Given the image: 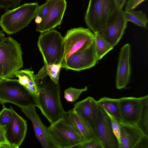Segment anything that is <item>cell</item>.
<instances>
[{"mask_svg": "<svg viewBox=\"0 0 148 148\" xmlns=\"http://www.w3.org/2000/svg\"><path fill=\"white\" fill-rule=\"evenodd\" d=\"M35 77L39 89L36 97L37 107L52 125L61 118L66 112L62 105L59 83H55L47 75Z\"/></svg>", "mask_w": 148, "mask_h": 148, "instance_id": "6da1fadb", "label": "cell"}, {"mask_svg": "<svg viewBox=\"0 0 148 148\" xmlns=\"http://www.w3.org/2000/svg\"><path fill=\"white\" fill-rule=\"evenodd\" d=\"M118 99L121 121L137 125L148 135V95Z\"/></svg>", "mask_w": 148, "mask_h": 148, "instance_id": "7a4b0ae2", "label": "cell"}, {"mask_svg": "<svg viewBox=\"0 0 148 148\" xmlns=\"http://www.w3.org/2000/svg\"><path fill=\"white\" fill-rule=\"evenodd\" d=\"M39 5L37 2L25 3L8 10L0 19V26L8 34H15L27 27L36 16Z\"/></svg>", "mask_w": 148, "mask_h": 148, "instance_id": "3957f363", "label": "cell"}, {"mask_svg": "<svg viewBox=\"0 0 148 148\" xmlns=\"http://www.w3.org/2000/svg\"><path fill=\"white\" fill-rule=\"evenodd\" d=\"M57 148H72L85 139L73 123L69 111L48 127Z\"/></svg>", "mask_w": 148, "mask_h": 148, "instance_id": "277c9868", "label": "cell"}, {"mask_svg": "<svg viewBox=\"0 0 148 148\" xmlns=\"http://www.w3.org/2000/svg\"><path fill=\"white\" fill-rule=\"evenodd\" d=\"M37 45L43 57L44 65L61 64L64 47V37L60 32L52 29L41 33Z\"/></svg>", "mask_w": 148, "mask_h": 148, "instance_id": "5b68a950", "label": "cell"}, {"mask_svg": "<svg viewBox=\"0 0 148 148\" xmlns=\"http://www.w3.org/2000/svg\"><path fill=\"white\" fill-rule=\"evenodd\" d=\"M117 8L114 0H89L84 16L88 28L94 34L100 32Z\"/></svg>", "mask_w": 148, "mask_h": 148, "instance_id": "8992f818", "label": "cell"}, {"mask_svg": "<svg viewBox=\"0 0 148 148\" xmlns=\"http://www.w3.org/2000/svg\"><path fill=\"white\" fill-rule=\"evenodd\" d=\"M10 103L21 108L37 106L36 98L17 79L3 78L0 81V103Z\"/></svg>", "mask_w": 148, "mask_h": 148, "instance_id": "52a82bcc", "label": "cell"}, {"mask_svg": "<svg viewBox=\"0 0 148 148\" xmlns=\"http://www.w3.org/2000/svg\"><path fill=\"white\" fill-rule=\"evenodd\" d=\"M21 45L11 37H5L0 45V62L3 78H13L16 72L23 67Z\"/></svg>", "mask_w": 148, "mask_h": 148, "instance_id": "ba28073f", "label": "cell"}, {"mask_svg": "<svg viewBox=\"0 0 148 148\" xmlns=\"http://www.w3.org/2000/svg\"><path fill=\"white\" fill-rule=\"evenodd\" d=\"M94 38V34L89 28L80 27L68 30L64 37V50L62 61L73 53L88 47L93 42Z\"/></svg>", "mask_w": 148, "mask_h": 148, "instance_id": "9c48e42d", "label": "cell"}, {"mask_svg": "<svg viewBox=\"0 0 148 148\" xmlns=\"http://www.w3.org/2000/svg\"><path fill=\"white\" fill-rule=\"evenodd\" d=\"M121 144L119 148H148V135L136 125L119 122Z\"/></svg>", "mask_w": 148, "mask_h": 148, "instance_id": "30bf717a", "label": "cell"}, {"mask_svg": "<svg viewBox=\"0 0 148 148\" xmlns=\"http://www.w3.org/2000/svg\"><path fill=\"white\" fill-rule=\"evenodd\" d=\"M99 61L94 41L88 47L73 53L66 60L62 61L61 66L66 69L80 71L92 68Z\"/></svg>", "mask_w": 148, "mask_h": 148, "instance_id": "8fae6325", "label": "cell"}, {"mask_svg": "<svg viewBox=\"0 0 148 148\" xmlns=\"http://www.w3.org/2000/svg\"><path fill=\"white\" fill-rule=\"evenodd\" d=\"M123 10L117 8L108 20L104 28L98 33L114 47L119 43L127 27Z\"/></svg>", "mask_w": 148, "mask_h": 148, "instance_id": "7c38bea8", "label": "cell"}, {"mask_svg": "<svg viewBox=\"0 0 148 148\" xmlns=\"http://www.w3.org/2000/svg\"><path fill=\"white\" fill-rule=\"evenodd\" d=\"M94 130L96 138L101 141L104 148H118L110 118L103 108L99 105Z\"/></svg>", "mask_w": 148, "mask_h": 148, "instance_id": "4fadbf2b", "label": "cell"}, {"mask_svg": "<svg viewBox=\"0 0 148 148\" xmlns=\"http://www.w3.org/2000/svg\"><path fill=\"white\" fill-rule=\"evenodd\" d=\"M49 9L41 22L37 24L36 30L40 33L53 29L60 25L66 8V0H48Z\"/></svg>", "mask_w": 148, "mask_h": 148, "instance_id": "5bb4252c", "label": "cell"}, {"mask_svg": "<svg viewBox=\"0 0 148 148\" xmlns=\"http://www.w3.org/2000/svg\"><path fill=\"white\" fill-rule=\"evenodd\" d=\"M36 106L21 108V110L31 121L36 137L43 148H57L49 132L36 112Z\"/></svg>", "mask_w": 148, "mask_h": 148, "instance_id": "9a60e30c", "label": "cell"}, {"mask_svg": "<svg viewBox=\"0 0 148 148\" xmlns=\"http://www.w3.org/2000/svg\"><path fill=\"white\" fill-rule=\"evenodd\" d=\"M12 114L11 121L5 130V137L12 148H18L25 137L27 130V121L11 106Z\"/></svg>", "mask_w": 148, "mask_h": 148, "instance_id": "2e32d148", "label": "cell"}, {"mask_svg": "<svg viewBox=\"0 0 148 148\" xmlns=\"http://www.w3.org/2000/svg\"><path fill=\"white\" fill-rule=\"evenodd\" d=\"M131 47L130 44L127 43L120 50L115 80L116 88L118 89L125 88L130 82L131 73Z\"/></svg>", "mask_w": 148, "mask_h": 148, "instance_id": "e0dca14e", "label": "cell"}, {"mask_svg": "<svg viewBox=\"0 0 148 148\" xmlns=\"http://www.w3.org/2000/svg\"><path fill=\"white\" fill-rule=\"evenodd\" d=\"M99 105L93 97H88L76 103L72 109L78 116L88 122L94 129Z\"/></svg>", "mask_w": 148, "mask_h": 148, "instance_id": "ac0fdd59", "label": "cell"}, {"mask_svg": "<svg viewBox=\"0 0 148 148\" xmlns=\"http://www.w3.org/2000/svg\"><path fill=\"white\" fill-rule=\"evenodd\" d=\"M15 76L18 78L19 83L36 97L39 89L36 83L34 72L29 69L19 70L16 72Z\"/></svg>", "mask_w": 148, "mask_h": 148, "instance_id": "d6986e66", "label": "cell"}, {"mask_svg": "<svg viewBox=\"0 0 148 148\" xmlns=\"http://www.w3.org/2000/svg\"><path fill=\"white\" fill-rule=\"evenodd\" d=\"M69 112L73 123L85 140L96 138L94 129L88 122L77 114L72 109Z\"/></svg>", "mask_w": 148, "mask_h": 148, "instance_id": "ffe728a7", "label": "cell"}, {"mask_svg": "<svg viewBox=\"0 0 148 148\" xmlns=\"http://www.w3.org/2000/svg\"><path fill=\"white\" fill-rule=\"evenodd\" d=\"M97 101L99 106L102 107L119 122L122 121L118 99L103 97Z\"/></svg>", "mask_w": 148, "mask_h": 148, "instance_id": "44dd1931", "label": "cell"}, {"mask_svg": "<svg viewBox=\"0 0 148 148\" xmlns=\"http://www.w3.org/2000/svg\"><path fill=\"white\" fill-rule=\"evenodd\" d=\"M94 34L95 50L98 59L99 60L114 47L99 34L96 33Z\"/></svg>", "mask_w": 148, "mask_h": 148, "instance_id": "7402d4cb", "label": "cell"}, {"mask_svg": "<svg viewBox=\"0 0 148 148\" xmlns=\"http://www.w3.org/2000/svg\"><path fill=\"white\" fill-rule=\"evenodd\" d=\"M123 13L125 19L127 22H131L136 25L146 28L147 18L145 14L142 11L123 10Z\"/></svg>", "mask_w": 148, "mask_h": 148, "instance_id": "603a6c76", "label": "cell"}, {"mask_svg": "<svg viewBox=\"0 0 148 148\" xmlns=\"http://www.w3.org/2000/svg\"><path fill=\"white\" fill-rule=\"evenodd\" d=\"M61 67V64H53L49 66L44 64L37 74L40 75L48 76L53 82L57 84L59 82V74Z\"/></svg>", "mask_w": 148, "mask_h": 148, "instance_id": "cb8c5ba5", "label": "cell"}, {"mask_svg": "<svg viewBox=\"0 0 148 148\" xmlns=\"http://www.w3.org/2000/svg\"><path fill=\"white\" fill-rule=\"evenodd\" d=\"M88 90L87 86L81 89L70 87L66 89L64 92V97L68 102L73 103L78 99L84 92Z\"/></svg>", "mask_w": 148, "mask_h": 148, "instance_id": "d4e9b609", "label": "cell"}, {"mask_svg": "<svg viewBox=\"0 0 148 148\" xmlns=\"http://www.w3.org/2000/svg\"><path fill=\"white\" fill-rule=\"evenodd\" d=\"M12 112L10 108H6L3 105V108L0 112V125L6 130L9 124L12 116Z\"/></svg>", "mask_w": 148, "mask_h": 148, "instance_id": "484cf974", "label": "cell"}, {"mask_svg": "<svg viewBox=\"0 0 148 148\" xmlns=\"http://www.w3.org/2000/svg\"><path fill=\"white\" fill-rule=\"evenodd\" d=\"M73 148H104L101 141L97 138L85 140Z\"/></svg>", "mask_w": 148, "mask_h": 148, "instance_id": "4316f807", "label": "cell"}, {"mask_svg": "<svg viewBox=\"0 0 148 148\" xmlns=\"http://www.w3.org/2000/svg\"><path fill=\"white\" fill-rule=\"evenodd\" d=\"M104 110L110 119L112 130L117 140L118 144V148H119L121 142L120 130L119 122L105 110L104 109Z\"/></svg>", "mask_w": 148, "mask_h": 148, "instance_id": "83f0119b", "label": "cell"}, {"mask_svg": "<svg viewBox=\"0 0 148 148\" xmlns=\"http://www.w3.org/2000/svg\"><path fill=\"white\" fill-rule=\"evenodd\" d=\"M49 8V2L48 0L39 6L35 18V22L37 24L40 23L47 15Z\"/></svg>", "mask_w": 148, "mask_h": 148, "instance_id": "f1b7e54d", "label": "cell"}, {"mask_svg": "<svg viewBox=\"0 0 148 148\" xmlns=\"http://www.w3.org/2000/svg\"><path fill=\"white\" fill-rule=\"evenodd\" d=\"M21 1V0H0V6L6 11L10 8L13 9L19 6Z\"/></svg>", "mask_w": 148, "mask_h": 148, "instance_id": "f546056e", "label": "cell"}, {"mask_svg": "<svg viewBox=\"0 0 148 148\" xmlns=\"http://www.w3.org/2000/svg\"><path fill=\"white\" fill-rule=\"evenodd\" d=\"M145 0H127L125 11L133 10L140 3Z\"/></svg>", "mask_w": 148, "mask_h": 148, "instance_id": "4dcf8cb0", "label": "cell"}, {"mask_svg": "<svg viewBox=\"0 0 148 148\" xmlns=\"http://www.w3.org/2000/svg\"><path fill=\"white\" fill-rule=\"evenodd\" d=\"M6 143H8L5 137V130L0 125V144Z\"/></svg>", "mask_w": 148, "mask_h": 148, "instance_id": "1f68e13d", "label": "cell"}, {"mask_svg": "<svg viewBox=\"0 0 148 148\" xmlns=\"http://www.w3.org/2000/svg\"><path fill=\"white\" fill-rule=\"evenodd\" d=\"M117 7L121 9H122L127 0H114Z\"/></svg>", "mask_w": 148, "mask_h": 148, "instance_id": "d6a6232c", "label": "cell"}, {"mask_svg": "<svg viewBox=\"0 0 148 148\" xmlns=\"http://www.w3.org/2000/svg\"><path fill=\"white\" fill-rule=\"evenodd\" d=\"M5 36L2 31L0 30V45L5 38Z\"/></svg>", "mask_w": 148, "mask_h": 148, "instance_id": "836d02e7", "label": "cell"}, {"mask_svg": "<svg viewBox=\"0 0 148 148\" xmlns=\"http://www.w3.org/2000/svg\"><path fill=\"white\" fill-rule=\"evenodd\" d=\"M12 148L11 146L8 143L0 144V148Z\"/></svg>", "mask_w": 148, "mask_h": 148, "instance_id": "e575fe53", "label": "cell"}, {"mask_svg": "<svg viewBox=\"0 0 148 148\" xmlns=\"http://www.w3.org/2000/svg\"><path fill=\"white\" fill-rule=\"evenodd\" d=\"M4 78L3 76V68L0 62V79Z\"/></svg>", "mask_w": 148, "mask_h": 148, "instance_id": "d590c367", "label": "cell"}, {"mask_svg": "<svg viewBox=\"0 0 148 148\" xmlns=\"http://www.w3.org/2000/svg\"><path fill=\"white\" fill-rule=\"evenodd\" d=\"M1 6H0V9H1Z\"/></svg>", "mask_w": 148, "mask_h": 148, "instance_id": "8d00e7d4", "label": "cell"}, {"mask_svg": "<svg viewBox=\"0 0 148 148\" xmlns=\"http://www.w3.org/2000/svg\"><path fill=\"white\" fill-rule=\"evenodd\" d=\"M0 79V81L1 79Z\"/></svg>", "mask_w": 148, "mask_h": 148, "instance_id": "74e56055", "label": "cell"}]
</instances>
